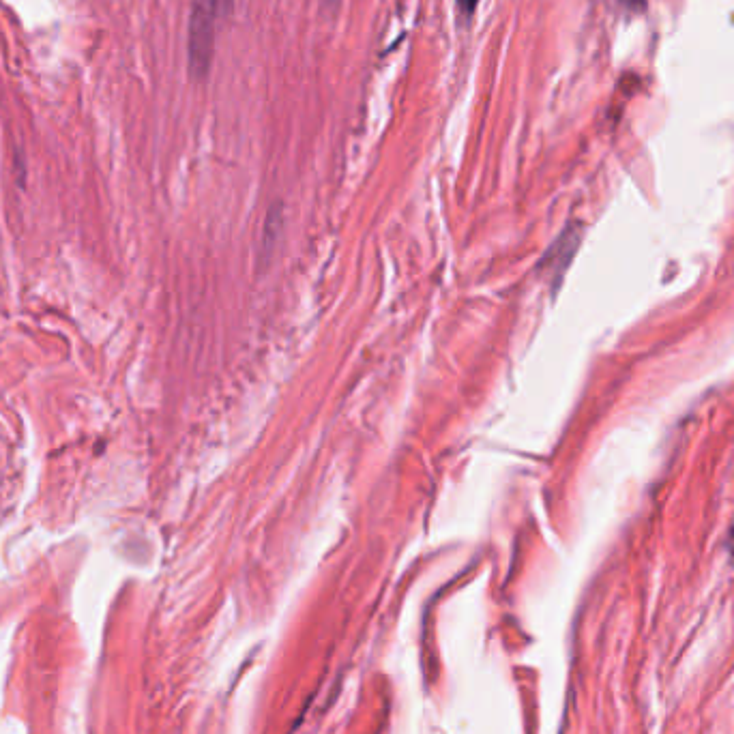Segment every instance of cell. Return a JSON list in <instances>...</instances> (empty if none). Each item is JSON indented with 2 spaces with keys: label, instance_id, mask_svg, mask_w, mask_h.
<instances>
[{
  "label": "cell",
  "instance_id": "cell-2",
  "mask_svg": "<svg viewBox=\"0 0 734 734\" xmlns=\"http://www.w3.org/2000/svg\"><path fill=\"white\" fill-rule=\"evenodd\" d=\"M455 5H458V9H460V13L464 18H471L475 13V9H477V5H479V0H455Z\"/></svg>",
  "mask_w": 734,
  "mask_h": 734
},
{
  "label": "cell",
  "instance_id": "cell-4",
  "mask_svg": "<svg viewBox=\"0 0 734 734\" xmlns=\"http://www.w3.org/2000/svg\"><path fill=\"white\" fill-rule=\"evenodd\" d=\"M730 550L734 554V528H732V535H730Z\"/></svg>",
  "mask_w": 734,
  "mask_h": 734
},
{
  "label": "cell",
  "instance_id": "cell-3",
  "mask_svg": "<svg viewBox=\"0 0 734 734\" xmlns=\"http://www.w3.org/2000/svg\"><path fill=\"white\" fill-rule=\"evenodd\" d=\"M232 5H234V0H215L217 18H226V16H230Z\"/></svg>",
  "mask_w": 734,
  "mask_h": 734
},
{
  "label": "cell",
  "instance_id": "cell-1",
  "mask_svg": "<svg viewBox=\"0 0 734 734\" xmlns=\"http://www.w3.org/2000/svg\"><path fill=\"white\" fill-rule=\"evenodd\" d=\"M215 0H192L187 35V61L192 78L202 80L209 76L215 54Z\"/></svg>",
  "mask_w": 734,
  "mask_h": 734
}]
</instances>
